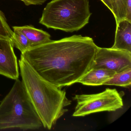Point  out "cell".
I'll return each mask as SVG.
<instances>
[{"label":"cell","instance_id":"16","mask_svg":"<svg viewBox=\"0 0 131 131\" xmlns=\"http://www.w3.org/2000/svg\"><path fill=\"white\" fill-rule=\"evenodd\" d=\"M47 0H22L25 5L27 6L30 5H42Z\"/></svg>","mask_w":131,"mask_h":131},{"label":"cell","instance_id":"11","mask_svg":"<svg viewBox=\"0 0 131 131\" xmlns=\"http://www.w3.org/2000/svg\"><path fill=\"white\" fill-rule=\"evenodd\" d=\"M131 85V68L115 73L112 77L106 81L103 85L128 87Z\"/></svg>","mask_w":131,"mask_h":131},{"label":"cell","instance_id":"1","mask_svg":"<svg viewBox=\"0 0 131 131\" xmlns=\"http://www.w3.org/2000/svg\"><path fill=\"white\" fill-rule=\"evenodd\" d=\"M98 47L91 37L75 35L51 40L20 56L40 76L62 88L77 83L91 69Z\"/></svg>","mask_w":131,"mask_h":131},{"label":"cell","instance_id":"8","mask_svg":"<svg viewBox=\"0 0 131 131\" xmlns=\"http://www.w3.org/2000/svg\"><path fill=\"white\" fill-rule=\"evenodd\" d=\"M111 48L131 52V22L124 19L116 24L115 41Z\"/></svg>","mask_w":131,"mask_h":131},{"label":"cell","instance_id":"2","mask_svg":"<svg viewBox=\"0 0 131 131\" xmlns=\"http://www.w3.org/2000/svg\"><path fill=\"white\" fill-rule=\"evenodd\" d=\"M19 63L22 82L43 126L51 129L72 102L65 90L40 76L21 56Z\"/></svg>","mask_w":131,"mask_h":131},{"label":"cell","instance_id":"10","mask_svg":"<svg viewBox=\"0 0 131 131\" xmlns=\"http://www.w3.org/2000/svg\"><path fill=\"white\" fill-rule=\"evenodd\" d=\"M115 73L103 68L91 69L77 83L85 85L100 86L113 76Z\"/></svg>","mask_w":131,"mask_h":131},{"label":"cell","instance_id":"3","mask_svg":"<svg viewBox=\"0 0 131 131\" xmlns=\"http://www.w3.org/2000/svg\"><path fill=\"white\" fill-rule=\"evenodd\" d=\"M42 126L23 82L16 80L0 103V130H36Z\"/></svg>","mask_w":131,"mask_h":131},{"label":"cell","instance_id":"15","mask_svg":"<svg viewBox=\"0 0 131 131\" xmlns=\"http://www.w3.org/2000/svg\"><path fill=\"white\" fill-rule=\"evenodd\" d=\"M125 19L131 22V0H126Z\"/></svg>","mask_w":131,"mask_h":131},{"label":"cell","instance_id":"13","mask_svg":"<svg viewBox=\"0 0 131 131\" xmlns=\"http://www.w3.org/2000/svg\"><path fill=\"white\" fill-rule=\"evenodd\" d=\"M14 32L11 29L4 13L0 10V39L9 40L13 43Z\"/></svg>","mask_w":131,"mask_h":131},{"label":"cell","instance_id":"12","mask_svg":"<svg viewBox=\"0 0 131 131\" xmlns=\"http://www.w3.org/2000/svg\"><path fill=\"white\" fill-rule=\"evenodd\" d=\"M126 1V0H111V12L115 17L116 24L125 18Z\"/></svg>","mask_w":131,"mask_h":131},{"label":"cell","instance_id":"5","mask_svg":"<svg viewBox=\"0 0 131 131\" xmlns=\"http://www.w3.org/2000/svg\"><path fill=\"white\" fill-rule=\"evenodd\" d=\"M73 99L77 103L73 116H83L103 111H115L123 105L121 94L116 89L107 88L99 93L76 95Z\"/></svg>","mask_w":131,"mask_h":131},{"label":"cell","instance_id":"14","mask_svg":"<svg viewBox=\"0 0 131 131\" xmlns=\"http://www.w3.org/2000/svg\"><path fill=\"white\" fill-rule=\"evenodd\" d=\"M14 39L13 44L14 47L19 50L21 53L31 49L30 43L27 38L23 33L14 30Z\"/></svg>","mask_w":131,"mask_h":131},{"label":"cell","instance_id":"7","mask_svg":"<svg viewBox=\"0 0 131 131\" xmlns=\"http://www.w3.org/2000/svg\"><path fill=\"white\" fill-rule=\"evenodd\" d=\"M0 75L15 80L19 79L17 58L9 40L0 39Z\"/></svg>","mask_w":131,"mask_h":131},{"label":"cell","instance_id":"17","mask_svg":"<svg viewBox=\"0 0 131 131\" xmlns=\"http://www.w3.org/2000/svg\"><path fill=\"white\" fill-rule=\"evenodd\" d=\"M106 7L112 12V8L111 6V0H101Z\"/></svg>","mask_w":131,"mask_h":131},{"label":"cell","instance_id":"6","mask_svg":"<svg viewBox=\"0 0 131 131\" xmlns=\"http://www.w3.org/2000/svg\"><path fill=\"white\" fill-rule=\"evenodd\" d=\"M131 68V52L98 47L91 69L103 68L118 73Z\"/></svg>","mask_w":131,"mask_h":131},{"label":"cell","instance_id":"18","mask_svg":"<svg viewBox=\"0 0 131 131\" xmlns=\"http://www.w3.org/2000/svg\"><path fill=\"white\" fill-rule=\"evenodd\" d=\"M19 1H22V0H19Z\"/></svg>","mask_w":131,"mask_h":131},{"label":"cell","instance_id":"4","mask_svg":"<svg viewBox=\"0 0 131 131\" xmlns=\"http://www.w3.org/2000/svg\"><path fill=\"white\" fill-rule=\"evenodd\" d=\"M91 15L89 0H52L39 23L48 29L73 32L87 25Z\"/></svg>","mask_w":131,"mask_h":131},{"label":"cell","instance_id":"9","mask_svg":"<svg viewBox=\"0 0 131 131\" xmlns=\"http://www.w3.org/2000/svg\"><path fill=\"white\" fill-rule=\"evenodd\" d=\"M13 28L14 30L20 32L26 36L30 43L31 48L42 45L51 40L49 34L32 26H14Z\"/></svg>","mask_w":131,"mask_h":131}]
</instances>
